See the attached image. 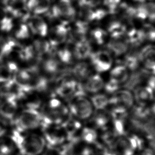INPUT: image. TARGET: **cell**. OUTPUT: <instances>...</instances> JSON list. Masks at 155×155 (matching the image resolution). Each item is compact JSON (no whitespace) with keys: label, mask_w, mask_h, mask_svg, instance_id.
<instances>
[{"label":"cell","mask_w":155,"mask_h":155,"mask_svg":"<svg viewBox=\"0 0 155 155\" xmlns=\"http://www.w3.org/2000/svg\"><path fill=\"white\" fill-rule=\"evenodd\" d=\"M15 26L14 18L8 14L0 21V31L3 33L12 31Z\"/></svg>","instance_id":"obj_33"},{"label":"cell","mask_w":155,"mask_h":155,"mask_svg":"<svg viewBox=\"0 0 155 155\" xmlns=\"http://www.w3.org/2000/svg\"><path fill=\"white\" fill-rule=\"evenodd\" d=\"M140 61H155V45H147L142 48L138 53Z\"/></svg>","instance_id":"obj_31"},{"label":"cell","mask_w":155,"mask_h":155,"mask_svg":"<svg viewBox=\"0 0 155 155\" xmlns=\"http://www.w3.org/2000/svg\"><path fill=\"white\" fill-rule=\"evenodd\" d=\"M15 129L22 132H31L41 127L42 116L39 110L23 108L13 120Z\"/></svg>","instance_id":"obj_3"},{"label":"cell","mask_w":155,"mask_h":155,"mask_svg":"<svg viewBox=\"0 0 155 155\" xmlns=\"http://www.w3.org/2000/svg\"><path fill=\"white\" fill-rule=\"evenodd\" d=\"M108 32L113 39H120L123 38L127 32V27L119 21H114L108 27Z\"/></svg>","instance_id":"obj_26"},{"label":"cell","mask_w":155,"mask_h":155,"mask_svg":"<svg viewBox=\"0 0 155 155\" xmlns=\"http://www.w3.org/2000/svg\"><path fill=\"white\" fill-rule=\"evenodd\" d=\"M19 101L16 98L3 96L0 103V120L12 121L18 113Z\"/></svg>","instance_id":"obj_8"},{"label":"cell","mask_w":155,"mask_h":155,"mask_svg":"<svg viewBox=\"0 0 155 155\" xmlns=\"http://www.w3.org/2000/svg\"><path fill=\"white\" fill-rule=\"evenodd\" d=\"M81 93H84L82 84L74 78H58L55 88V95L58 97L69 101L77 94Z\"/></svg>","instance_id":"obj_4"},{"label":"cell","mask_w":155,"mask_h":155,"mask_svg":"<svg viewBox=\"0 0 155 155\" xmlns=\"http://www.w3.org/2000/svg\"><path fill=\"white\" fill-rule=\"evenodd\" d=\"M121 0H104L103 3L108 9L107 12L111 15H115L116 10Z\"/></svg>","instance_id":"obj_36"},{"label":"cell","mask_w":155,"mask_h":155,"mask_svg":"<svg viewBox=\"0 0 155 155\" xmlns=\"http://www.w3.org/2000/svg\"><path fill=\"white\" fill-rule=\"evenodd\" d=\"M8 13H7V11L5 10V9L2 7L1 5H0V21L3 18L5 17V15H7Z\"/></svg>","instance_id":"obj_41"},{"label":"cell","mask_w":155,"mask_h":155,"mask_svg":"<svg viewBox=\"0 0 155 155\" xmlns=\"http://www.w3.org/2000/svg\"><path fill=\"white\" fill-rule=\"evenodd\" d=\"M91 98L96 110H107L110 104V95L101 92L91 96Z\"/></svg>","instance_id":"obj_25"},{"label":"cell","mask_w":155,"mask_h":155,"mask_svg":"<svg viewBox=\"0 0 155 155\" xmlns=\"http://www.w3.org/2000/svg\"><path fill=\"white\" fill-rule=\"evenodd\" d=\"M5 122L0 120V140L2 139L7 133V127Z\"/></svg>","instance_id":"obj_40"},{"label":"cell","mask_w":155,"mask_h":155,"mask_svg":"<svg viewBox=\"0 0 155 155\" xmlns=\"http://www.w3.org/2000/svg\"><path fill=\"white\" fill-rule=\"evenodd\" d=\"M144 33L141 29L133 28L127 34V43L134 48L140 45L145 41Z\"/></svg>","instance_id":"obj_27"},{"label":"cell","mask_w":155,"mask_h":155,"mask_svg":"<svg viewBox=\"0 0 155 155\" xmlns=\"http://www.w3.org/2000/svg\"><path fill=\"white\" fill-rule=\"evenodd\" d=\"M44 137L50 148L62 146L68 141V137L62 125H52L46 127Z\"/></svg>","instance_id":"obj_7"},{"label":"cell","mask_w":155,"mask_h":155,"mask_svg":"<svg viewBox=\"0 0 155 155\" xmlns=\"http://www.w3.org/2000/svg\"><path fill=\"white\" fill-rule=\"evenodd\" d=\"M14 143L24 155H41L44 153L47 146L43 136L32 132L19 134L15 139Z\"/></svg>","instance_id":"obj_1"},{"label":"cell","mask_w":155,"mask_h":155,"mask_svg":"<svg viewBox=\"0 0 155 155\" xmlns=\"http://www.w3.org/2000/svg\"><path fill=\"white\" fill-rule=\"evenodd\" d=\"M98 155H119L112 148L101 147Z\"/></svg>","instance_id":"obj_39"},{"label":"cell","mask_w":155,"mask_h":155,"mask_svg":"<svg viewBox=\"0 0 155 155\" xmlns=\"http://www.w3.org/2000/svg\"><path fill=\"white\" fill-rule=\"evenodd\" d=\"M136 18L139 20H144L148 18V11L143 3L138 7H136Z\"/></svg>","instance_id":"obj_38"},{"label":"cell","mask_w":155,"mask_h":155,"mask_svg":"<svg viewBox=\"0 0 155 155\" xmlns=\"http://www.w3.org/2000/svg\"><path fill=\"white\" fill-rule=\"evenodd\" d=\"M134 1H136V2H137L144 3L148 2V1H151V0H134Z\"/></svg>","instance_id":"obj_42"},{"label":"cell","mask_w":155,"mask_h":155,"mask_svg":"<svg viewBox=\"0 0 155 155\" xmlns=\"http://www.w3.org/2000/svg\"><path fill=\"white\" fill-rule=\"evenodd\" d=\"M19 70L17 63L12 60L0 63V84L3 86L14 80Z\"/></svg>","instance_id":"obj_13"},{"label":"cell","mask_w":155,"mask_h":155,"mask_svg":"<svg viewBox=\"0 0 155 155\" xmlns=\"http://www.w3.org/2000/svg\"><path fill=\"white\" fill-rule=\"evenodd\" d=\"M89 58L94 68L99 73L110 70L113 64L111 55L110 52L105 50H99L92 53Z\"/></svg>","instance_id":"obj_9"},{"label":"cell","mask_w":155,"mask_h":155,"mask_svg":"<svg viewBox=\"0 0 155 155\" xmlns=\"http://www.w3.org/2000/svg\"><path fill=\"white\" fill-rule=\"evenodd\" d=\"M129 44L127 41H123L120 39H113L106 45V48L114 56H120L127 52Z\"/></svg>","instance_id":"obj_24"},{"label":"cell","mask_w":155,"mask_h":155,"mask_svg":"<svg viewBox=\"0 0 155 155\" xmlns=\"http://www.w3.org/2000/svg\"><path fill=\"white\" fill-rule=\"evenodd\" d=\"M138 53L139 52L131 51L125 56L123 61L124 65L131 71H136L139 66L140 61Z\"/></svg>","instance_id":"obj_30"},{"label":"cell","mask_w":155,"mask_h":155,"mask_svg":"<svg viewBox=\"0 0 155 155\" xmlns=\"http://www.w3.org/2000/svg\"><path fill=\"white\" fill-rule=\"evenodd\" d=\"M74 57L78 60H84L91 56L92 48L87 39L76 41L73 48Z\"/></svg>","instance_id":"obj_18"},{"label":"cell","mask_w":155,"mask_h":155,"mask_svg":"<svg viewBox=\"0 0 155 155\" xmlns=\"http://www.w3.org/2000/svg\"><path fill=\"white\" fill-rule=\"evenodd\" d=\"M70 24L68 22L60 21L51 28H49L47 37L48 41L54 47L62 45L70 36Z\"/></svg>","instance_id":"obj_6"},{"label":"cell","mask_w":155,"mask_h":155,"mask_svg":"<svg viewBox=\"0 0 155 155\" xmlns=\"http://www.w3.org/2000/svg\"><path fill=\"white\" fill-rule=\"evenodd\" d=\"M37 55L39 56H48L53 54L55 47L51 44L50 41L46 40L45 38L38 37L32 44Z\"/></svg>","instance_id":"obj_23"},{"label":"cell","mask_w":155,"mask_h":155,"mask_svg":"<svg viewBox=\"0 0 155 155\" xmlns=\"http://www.w3.org/2000/svg\"><path fill=\"white\" fill-rule=\"evenodd\" d=\"M63 45V44H62ZM58 46L54 48L53 54L55 57L63 65H70L73 63L74 59L73 49L67 46Z\"/></svg>","instance_id":"obj_20"},{"label":"cell","mask_w":155,"mask_h":155,"mask_svg":"<svg viewBox=\"0 0 155 155\" xmlns=\"http://www.w3.org/2000/svg\"><path fill=\"white\" fill-rule=\"evenodd\" d=\"M74 78L81 82L87 80L91 75V69L89 64L84 62H80L75 64L72 69Z\"/></svg>","instance_id":"obj_22"},{"label":"cell","mask_w":155,"mask_h":155,"mask_svg":"<svg viewBox=\"0 0 155 155\" xmlns=\"http://www.w3.org/2000/svg\"><path fill=\"white\" fill-rule=\"evenodd\" d=\"M32 34L38 37L45 38L47 37L49 27L45 20L41 15H30L25 21Z\"/></svg>","instance_id":"obj_10"},{"label":"cell","mask_w":155,"mask_h":155,"mask_svg":"<svg viewBox=\"0 0 155 155\" xmlns=\"http://www.w3.org/2000/svg\"><path fill=\"white\" fill-rule=\"evenodd\" d=\"M51 7V0L26 1V8L31 15H41L46 14Z\"/></svg>","instance_id":"obj_15"},{"label":"cell","mask_w":155,"mask_h":155,"mask_svg":"<svg viewBox=\"0 0 155 155\" xmlns=\"http://www.w3.org/2000/svg\"><path fill=\"white\" fill-rule=\"evenodd\" d=\"M63 64L55 56H48L41 63L42 70L46 75L53 77L62 71Z\"/></svg>","instance_id":"obj_19"},{"label":"cell","mask_w":155,"mask_h":155,"mask_svg":"<svg viewBox=\"0 0 155 155\" xmlns=\"http://www.w3.org/2000/svg\"><path fill=\"white\" fill-rule=\"evenodd\" d=\"M105 82L99 74H92L82 84L84 94L93 96L104 91Z\"/></svg>","instance_id":"obj_12"},{"label":"cell","mask_w":155,"mask_h":155,"mask_svg":"<svg viewBox=\"0 0 155 155\" xmlns=\"http://www.w3.org/2000/svg\"><path fill=\"white\" fill-rule=\"evenodd\" d=\"M68 101V106L72 117L81 122L91 121L96 110L88 95L84 93H79Z\"/></svg>","instance_id":"obj_2"},{"label":"cell","mask_w":155,"mask_h":155,"mask_svg":"<svg viewBox=\"0 0 155 155\" xmlns=\"http://www.w3.org/2000/svg\"><path fill=\"white\" fill-rule=\"evenodd\" d=\"M48 13L52 19L70 22L75 19L77 12L71 0H58Z\"/></svg>","instance_id":"obj_5"},{"label":"cell","mask_w":155,"mask_h":155,"mask_svg":"<svg viewBox=\"0 0 155 155\" xmlns=\"http://www.w3.org/2000/svg\"><path fill=\"white\" fill-rule=\"evenodd\" d=\"M88 22L82 20H78L73 24L70 25V36L75 42L86 39V35L89 31Z\"/></svg>","instance_id":"obj_17"},{"label":"cell","mask_w":155,"mask_h":155,"mask_svg":"<svg viewBox=\"0 0 155 155\" xmlns=\"http://www.w3.org/2000/svg\"><path fill=\"white\" fill-rule=\"evenodd\" d=\"M99 131L92 125L86 126L81 130L79 140L84 144L99 145Z\"/></svg>","instance_id":"obj_16"},{"label":"cell","mask_w":155,"mask_h":155,"mask_svg":"<svg viewBox=\"0 0 155 155\" xmlns=\"http://www.w3.org/2000/svg\"><path fill=\"white\" fill-rule=\"evenodd\" d=\"M36 53L32 44L21 46L18 53L17 58L24 62H30L36 58Z\"/></svg>","instance_id":"obj_28"},{"label":"cell","mask_w":155,"mask_h":155,"mask_svg":"<svg viewBox=\"0 0 155 155\" xmlns=\"http://www.w3.org/2000/svg\"><path fill=\"white\" fill-rule=\"evenodd\" d=\"M141 30L144 33L146 40L155 41V27L150 24H145Z\"/></svg>","instance_id":"obj_35"},{"label":"cell","mask_w":155,"mask_h":155,"mask_svg":"<svg viewBox=\"0 0 155 155\" xmlns=\"http://www.w3.org/2000/svg\"><path fill=\"white\" fill-rule=\"evenodd\" d=\"M130 75L128 70L124 65H119L114 67L110 72V79L124 87L129 79Z\"/></svg>","instance_id":"obj_21"},{"label":"cell","mask_w":155,"mask_h":155,"mask_svg":"<svg viewBox=\"0 0 155 155\" xmlns=\"http://www.w3.org/2000/svg\"><path fill=\"white\" fill-rule=\"evenodd\" d=\"M91 35L93 41L98 45H103L107 37V32L101 28H96L91 30Z\"/></svg>","instance_id":"obj_32"},{"label":"cell","mask_w":155,"mask_h":155,"mask_svg":"<svg viewBox=\"0 0 155 155\" xmlns=\"http://www.w3.org/2000/svg\"><path fill=\"white\" fill-rule=\"evenodd\" d=\"M136 104L150 106L155 101L154 90L148 84H141L132 90Z\"/></svg>","instance_id":"obj_11"},{"label":"cell","mask_w":155,"mask_h":155,"mask_svg":"<svg viewBox=\"0 0 155 155\" xmlns=\"http://www.w3.org/2000/svg\"><path fill=\"white\" fill-rule=\"evenodd\" d=\"M0 140V155H12L16 148L15 144L9 139V141Z\"/></svg>","instance_id":"obj_34"},{"label":"cell","mask_w":155,"mask_h":155,"mask_svg":"<svg viewBox=\"0 0 155 155\" xmlns=\"http://www.w3.org/2000/svg\"><path fill=\"white\" fill-rule=\"evenodd\" d=\"M12 31L15 37L13 38L15 39L17 41L27 40L32 34L27 25L23 22L18 25H15Z\"/></svg>","instance_id":"obj_29"},{"label":"cell","mask_w":155,"mask_h":155,"mask_svg":"<svg viewBox=\"0 0 155 155\" xmlns=\"http://www.w3.org/2000/svg\"><path fill=\"white\" fill-rule=\"evenodd\" d=\"M91 121L92 122L91 125L101 131L110 127L112 121V115L108 110H96Z\"/></svg>","instance_id":"obj_14"},{"label":"cell","mask_w":155,"mask_h":155,"mask_svg":"<svg viewBox=\"0 0 155 155\" xmlns=\"http://www.w3.org/2000/svg\"><path fill=\"white\" fill-rule=\"evenodd\" d=\"M101 0H79L80 8L93 9L100 5Z\"/></svg>","instance_id":"obj_37"}]
</instances>
